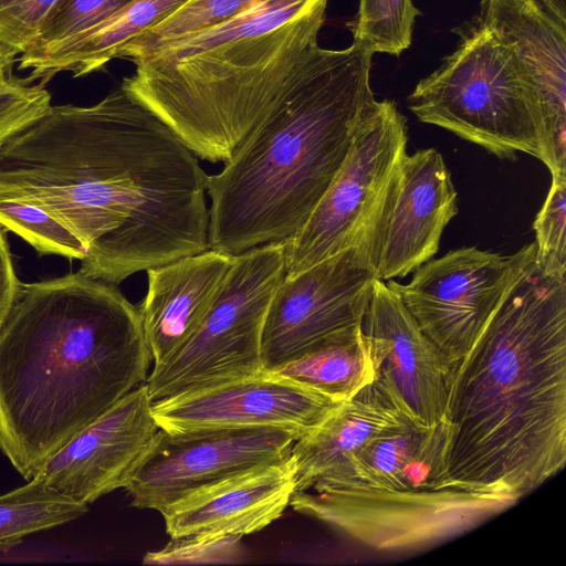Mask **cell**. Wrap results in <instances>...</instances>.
<instances>
[{"label": "cell", "instance_id": "cell-1", "mask_svg": "<svg viewBox=\"0 0 566 566\" xmlns=\"http://www.w3.org/2000/svg\"><path fill=\"white\" fill-rule=\"evenodd\" d=\"M0 198L43 210L82 243L80 272L117 285L170 258L203 201L193 153L120 85L61 105L0 147Z\"/></svg>", "mask_w": 566, "mask_h": 566}, {"label": "cell", "instance_id": "cell-2", "mask_svg": "<svg viewBox=\"0 0 566 566\" xmlns=\"http://www.w3.org/2000/svg\"><path fill=\"white\" fill-rule=\"evenodd\" d=\"M138 307L81 273L19 284L0 326V450L28 481L148 377Z\"/></svg>", "mask_w": 566, "mask_h": 566}, {"label": "cell", "instance_id": "cell-3", "mask_svg": "<svg viewBox=\"0 0 566 566\" xmlns=\"http://www.w3.org/2000/svg\"><path fill=\"white\" fill-rule=\"evenodd\" d=\"M442 421L448 479L523 497L566 463V279L536 265L450 366Z\"/></svg>", "mask_w": 566, "mask_h": 566}, {"label": "cell", "instance_id": "cell-4", "mask_svg": "<svg viewBox=\"0 0 566 566\" xmlns=\"http://www.w3.org/2000/svg\"><path fill=\"white\" fill-rule=\"evenodd\" d=\"M371 56L355 43L318 46L283 99L208 176V249L237 255L298 232L376 101Z\"/></svg>", "mask_w": 566, "mask_h": 566}, {"label": "cell", "instance_id": "cell-5", "mask_svg": "<svg viewBox=\"0 0 566 566\" xmlns=\"http://www.w3.org/2000/svg\"><path fill=\"white\" fill-rule=\"evenodd\" d=\"M326 6L187 57L140 60L122 85L197 157L226 163L301 76L318 48Z\"/></svg>", "mask_w": 566, "mask_h": 566}, {"label": "cell", "instance_id": "cell-6", "mask_svg": "<svg viewBox=\"0 0 566 566\" xmlns=\"http://www.w3.org/2000/svg\"><path fill=\"white\" fill-rule=\"evenodd\" d=\"M417 118L501 158L525 153L545 163L536 86L515 52L478 22L455 51L408 96Z\"/></svg>", "mask_w": 566, "mask_h": 566}, {"label": "cell", "instance_id": "cell-7", "mask_svg": "<svg viewBox=\"0 0 566 566\" xmlns=\"http://www.w3.org/2000/svg\"><path fill=\"white\" fill-rule=\"evenodd\" d=\"M502 482L459 480L416 489L342 486L294 491L290 505L380 552H410L463 535L518 502Z\"/></svg>", "mask_w": 566, "mask_h": 566}, {"label": "cell", "instance_id": "cell-8", "mask_svg": "<svg viewBox=\"0 0 566 566\" xmlns=\"http://www.w3.org/2000/svg\"><path fill=\"white\" fill-rule=\"evenodd\" d=\"M284 276V242L233 255L222 290L198 328L148 374L150 399L164 400L265 370L263 325Z\"/></svg>", "mask_w": 566, "mask_h": 566}, {"label": "cell", "instance_id": "cell-9", "mask_svg": "<svg viewBox=\"0 0 566 566\" xmlns=\"http://www.w3.org/2000/svg\"><path fill=\"white\" fill-rule=\"evenodd\" d=\"M407 143L406 118L396 104L375 101L331 186L304 226L284 242L285 276L352 248L376 269L379 223Z\"/></svg>", "mask_w": 566, "mask_h": 566}, {"label": "cell", "instance_id": "cell-10", "mask_svg": "<svg viewBox=\"0 0 566 566\" xmlns=\"http://www.w3.org/2000/svg\"><path fill=\"white\" fill-rule=\"evenodd\" d=\"M534 266V242L510 255L465 247L427 261L407 284L387 283L451 366L472 348L511 290Z\"/></svg>", "mask_w": 566, "mask_h": 566}, {"label": "cell", "instance_id": "cell-11", "mask_svg": "<svg viewBox=\"0 0 566 566\" xmlns=\"http://www.w3.org/2000/svg\"><path fill=\"white\" fill-rule=\"evenodd\" d=\"M376 279L369 258L355 248L284 276L263 325V368L273 370L312 350L361 333Z\"/></svg>", "mask_w": 566, "mask_h": 566}, {"label": "cell", "instance_id": "cell-12", "mask_svg": "<svg viewBox=\"0 0 566 566\" xmlns=\"http://www.w3.org/2000/svg\"><path fill=\"white\" fill-rule=\"evenodd\" d=\"M296 440L274 428L158 429L124 489L132 506L163 514L208 488L286 458Z\"/></svg>", "mask_w": 566, "mask_h": 566}, {"label": "cell", "instance_id": "cell-13", "mask_svg": "<svg viewBox=\"0 0 566 566\" xmlns=\"http://www.w3.org/2000/svg\"><path fill=\"white\" fill-rule=\"evenodd\" d=\"M342 402L270 370L153 401L159 429L169 432L274 428L297 439L316 429Z\"/></svg>", "mask_w": 566, "mask_h": 566}, {"label": "cell", "instance_id": "cell-14", "mask_svg": "<svg viewBox=\"0 0 566 566\" xmlns=\"http://www.w3.org/2000/svg\"><path fill=\"white\" fill-rule=\"evenodd\" d=\"M361 329L378 388L413 422L440 423L450 364L386 281L375 280Z\"/></svg>", "mask_w": 566, "mask_h": 566}, {"label": "cell", "instance_id": "cell-15", "mask_svg": "<svg viewBox=\"0 0 566 566\" xmlns=\"http://www.w3.org/2000/svg\"><path fill=\"white\" fill-rule=\"evenodd\" d=\"M142 384L54 453L33 478L82 504L124 488L158 426Z\"/></svg>", "mask_w": 566, "mask_h": 566}, {"label": "cell", "instance_id": "cell-16", "mask_svg": "<svg viewBox=\"0 0 566 566\" xmlns=\"http://www.w3.org/2000/svg\"><path fill=\"white\" fill-rule=\"evenodd\" d=\"M457 198L438 150L405 155L378 229V279L403 277L432 259L444 228L458 213Z\"/></svg>", "mask_w": 566, "mask_h": 566}, {"label": "cell", "instance_id": "cell-17", "mask_svg": "<svg viewBox=\"0 0 566 566\" xmlns=\"http://www.w3.org/2000/svg\"><path fill=\"white\" fill-rule=\"evenodd\" d=\"M527 69L539 95L545 163L566 176V32L537 0H481L479 20Z\"/></svg>", "mask_w": 566, "mask_h": 566}, {"label": "cell", "instance_id": "cell-18", "mask_svg": "<svg viewBox=\"0 0 566 566\" xmlns=\"http://www.w3.org/2000/svg\"><path fill=\"white\" fill-rule=\"evenodd\" d=\"M296 465L290 454L208 488L161 515L167 534L243 536L263 530L290 505Z\"/></svg>", "mask_w": 566, "mask_h": 566}, {"label": "cell", "instance_id": "cell-19", "mask_svg": "<svg viewBox=\"0 0 566 566\" xmlns=\"http://www.w3.org/2000/svg\"><path fill=\"white\" fill-rule=\"evenodd\" d=\"M232 263L233 255L208 249L147 270L148 290L138 311L154 365L195 333Z\"/></svg>", "mask_w": 566, "mask_h": 566}, {"label": "cell", "instance_id": "cell-20", "mask_svg": "<svg viewBox=\"0 0 566 566\" xmlns=\"http://www.w3.org/2000/svg\"><path fill=\"white\" fill-rule=\"evenodd\" d=\"M444 438L443 421L424 427L403 418L370 439L333 474L306 490L416 489L452 480L444 471Z\"/></svg>", "mask_w": 566, "mask_h": 566}, {"label": "cell", "instance_id": "cell-21", "mask_svg": "<svg viewBox=\"0 0 566 566\" xmlns=\"http://www.w3.org/2000/svg\"><path fill=\"white\" fill-rule=\"evenodd\" d=\"M403 418L407 417L375 382L365 386L316 429L293 443L295 491L306 490L333 474L370 439Z\"/></svg>", "mask_w": 566, "mask_h": 566}, {"label": "cell", "instance_id": "cell-22", "mask_svg": "<svg viewBox=\"0 0 566 566\" xmlns=\"http://www.w3.org/2000/svg\"><path fill=\"white\" fill-rule=\"evenodd\" d=\"M189 0H132L97 27L61 44L21 54L19 67L30 70L29 82L46 83L61 72L82 76L119 57L146 30L159 24Z\"/></svg>", "mask_w": 566, "mask_h": 566}, {"label": "cell", "instance_id": "cell-23", "mask_svg": "<svg viewBox=\"0 0 566 566\" xmlns=\"http://www.w3.org/2000/svg\"><path fill=\"white\" fill-rule=\"evenodd\" d=\"M270 371L338 402L352 398L375 379L363 329L354 337L312 350Z\"/></svg>", "mask_w": 566, "mask_h": 566}, {"label": "cell", "instance_id": "cell-24", "mask_svg": "<svg viewBox=\"0 0 566 566\" xmlns=\"http://www.w3.org/2000/svg\"><path fill=\"white\" fill-rule=\"evenodd\" d=\"M322 1L324 0H265L211 29L169 41L142 60H178L262 34L303 15Z\"/></svg>", "mask_w": 566, "mask_h": 566}, {"label": "cell", "instance_id": "cell-25", "mask_svg": "<svg viewBox=\"0 0 566 566\" xmlns=\"http://www.w3.org/2000/svg\"><path fill=\"white\" fill-rule=\"evenodd\" d=\"M88 511L38 479L0 495V547L12 546L29 534L72 522Z\"/></svg>", "mask_w": 566, "mask_h": 566}, {"label": "cell", "instance_id": "cell-26", "mask_svg": "<svg viewBox=\"0 0 566 566\" xmlns=\"http://www.w3.org/2000/svg\"><path fill=\"white\" fill-rule=\"evenodd\" d=\"M265 0H189L130 42L119 57L134 63L169 41L219 25Z\"/></svg>", "mask_w": 566, "mask_h": 566}, {"label": "cell", "instance_id": "cell-27", "mask_svg": "<svg viewBox=\"0 0 566 566\" xmlns=\"http://www.w3.org/2000/svg\"><path fill=\"white\" fill-rule=\"evenodd\" d=\"M418 9L411 0H359L349 23L355 44L370 53L400 55L411 44Z\"/></svg>", "mask_w": 566, "mask_h": 566}, {"label": "cell", "instance_id": "cell-28", "mask_svg": "<svg viewBox=\"0 0 566 566\" xmlns=\"http://www.w3.org/2000/svg\"><path fill=\"white\" fill-rule=\"evenodd\" d=\"M0 227L21 237L40 254L85 258L80 240L38 207L0 198Z\"/></svg>", "mask_w": 566, "mask_h": 566}, {"label": "cell", "instance_id": "cell-29", "mask_svg": "<svg viewBox=\"0 0 566 566\" xmlns=\"http://www.w3.org/2000/svg\"><path fill=\"white\" fill-rule=\"evenodd\" d=\"M533 229L536 268L544 275L566 279V176L552 177Z\"/></svg>", "mask_w": 566, "mask_h": 566}, {"label": "cell", "instance_id": "cell-30", "mask_svg": "<svg viewBox=\"0 0 566 566\" xmlns=\"http://www.w3.org/2000/svg\"><path fill=\"white\" fill-rule=\"evenodd\" d=\"M9 67L0 61V147L52 107L43 83L31 85L28 80L12 76Z\"/></svg>", "mask_w": 566, "mask_h": 566}, {"label": "cell", "instance_id": "cell-31", "mask_svg": "<svg viewBox=\"0 0 566 566\" xmlns=\"http://www.w3.org/2000/svg\"><path fill=\"white\" fill-rule=\"evenodd\" d=\"M130 1L60 0L28 51L48 49L80 35L109 19Z\"/></svg>", "mask_w": 566, "mask_h": 566}, {"label": "cell", "instance_id": "cell-32", "mask_svg": "<svg viewBox=\"0 0 566 566\" xmlns=\"http://www.w3.org/2000/svg\"><path fill=\"white\" fill-rule=\"evenodd\" d=\"M244 558L241 536L190 535L174 537L161 549L147 553L143 564H233Z\"/></svg>", "mask_w": 566, "mask_h": 566}, {"label": "cell", "instance_id": "cell-33", "mask_svg": "<svg viewBox=\"0 0 566 566\" xmlns=\"http://www.w3.org/2000/svg\"><path fill=\"white\" fill-rule=\"evenodd\" d=\"M60 0H0V52L11 65L35 43Z\"/></svg>", "mask_w": 566, "mask_h": 566}, {"label": "cell", "instance_id": "cell-34", "mask_svg": "<svg viewBox=\"0 0 566 566\" xmlns=\"http://www.w3.org/2000/svg\"><path fill=\"white\" fill-rule=\"evenodd\" d=\"M19 284L9 247L0 230V326L12 306Z\"/></svg>", "mask_w": 566, "mask_h": 566}, {"label": "cell", "instance_id": "cell-35", "mask_svg": "<svg viewBox=\"0 0 566 566\" xmlns=\"http://www.w3.org/2000/svg\"><path fill=\"white\" fill-rule=\"evenodd\" d=\"M0 61H4L0 52ZM6 62V61H4ZM7 63V62H6ZM8 64V63H7Z\"/></svg>", "mask_w": 566, "mask_h": 566}]
</instances>
